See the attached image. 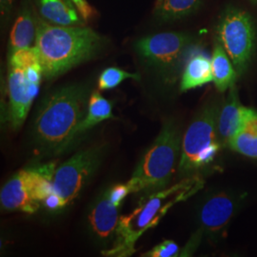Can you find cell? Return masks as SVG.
I'll use <instances>...</instances> for the list:
<instances>
[{
  "instance_id": "cell-20",
  "label": "cell",
  "mask_w": 257,
  "mask_h": 257,
  "mask_svg": "<svg viewBox=\"0 0 257 257\" xmlns=\"http://www.w3.org/2000/svg\"><path fill=\"white\" fill-rule=\"evenodd\" d=\"M228 147L242 156L257 158V132L247 125L230 139Z\"/></svg>"
},
{
  "instance_id": "cell-13",
  "label": "cell",
  "mask_w": 257,
  "mask_h": 257,
  "mask_svg": "<svg viewBox=\"0 0 257 257\" xmlns=\"http://www.w3.org/2000/svg\"><path fill=\"white\" fill-rule=\"evenodd\" d=\"M39 14L56 26H84V19L71 0H39Z\"/></svg>"
},
{
  "instance_id": "cell-14",
  "label": "cell",
  "mask_w": 257,
  "mask_h": 257,
  "mask_svg": "<svg viewBox=\"0 0 257 257\" xmlns=\"http://www.w3.org/2000/svg\"><path fill=\"white\" fill-rule=\"evenodd\" d=\"M118 210L119 207L110 201L108 193L96 203L89 215V221L93 232L98 237L107 238L116 230L120 219Z\"/></svg>"
},
{
  "instance_id": "cell-23",
  "label": "cell",
  "mask_w": 257,
  "mask_h": 257,
  "mask_svg": "<svg viewBox=\"0 0 257 257\" xmlns=\"http://www.w3.org/2000/svg\"><path fill=\"white\" fill-rule=\"evenodd\" d=\"M107 193L110 197V201L115 206L120 207L121 203L123 202V200L128 196L130 193H132V192L128 184L126 183L115 185Z\"/></svg>"
},
{
  "instance_id": "cell-1",
  "label": "cell",
  "mask_w": 257,
  "mask_h": 257,
  "mask_svg": "<svg viewBox=\"0 0 257 257\" xmlns=\"http://www.w3.org/2000/svg\"><path fill=\"white\" fill-rule=\"evenodd\" d=\"M103 45L104 38L91 28L56 26L37 19L36 48L47 79L92 59Z\"/></svg>"
},
{
  "instance_id": "cell-21",
  "label": "cell",
  "mask_w": 257,
  "mask_h": 257,
  "mask_svg": "<svg viewBox=\"0 0 257 257\" xmlns=\"http://www.w3.org/2000/svg\"><path fill=\"white\" fill-rule=\"evenodd\" d=\"M126 79L139 80L140 76L138 74H131L119 68H107L102 72L98 78V88L100 91L110 90L117 87Z\"/></svg>"
},
{
  "instance_id": "cell-27",
  "label": "cell",
  "mask_w": 257,
  "mask_h": 257,
  "mask_svg": "<svg viewBox=\"0 0 257 257\" xmlns=\"http://www.w3.org/2000/svg\"><path fill=\"white\" fill-rule=\"evenodd\" d=\"M161 1H162V0H157V1H156V5H158L159 3H161Z\"/></svg>"
},
{
  "instance_id": "cell-28",
  "label": "cell",
  "mask_w": 257,
  "mask_h": 257,
  "mask_svg": "<svg viewBox=\"0 0 257 257\" xmlns=\"http://www.w3.org/2000/svg\"><path fill=\"white\" fill-rule=\"evenodd\" d=\"M253 3H257V0H251Z\"/></svg>"
},
{
  "instance_id": "cell-19",
  "label": "cell",
  "mask_w": 257,
  "mask_h": 257,
  "mask_svg": "<svg viewBox=\"0 0 257 257\" xmlns=\"http://www.w3.org/2000/svg\"><path fill=\"white\" fill-rule=\"evenodd\" d=\"M111 117H113V115L110 102L104 98L99 92H92L88 104V113L77 128L76 138L102 121Z\"/></svg>"
},
{
  "instance_id": "cell-12",
  "label": "cell",
  "mask_w": 257,
  "mask_h": 257,
  "mask_svg": "<svg viewBox=\"0 0 257 257\" xmlns=\"http://www.w3.org/2000/svg\"><path fill=\"white\" fill-rule=\"evenodd\" d=\"M1 207L8 211L34 213L39 204L34 198L31 187V170H22L11 178L0 193Z\"/></svg>"
},
{
  "instance_id": "cell-22",
  "label": "cell",
  "mask_w": 257,
  "mask_h": 257,
  "mask_svg": "<svg viewBox=\"0 0 257 257\" xmlns=\"http://www.w3.org/2000/svg\"><path fill=\"white\" fill-rule=\"evenodd\" d=\"M179 253V247L178 245L172 241L166 240L159 245L152 248L150 251L143 254V256L149 257H174L177 256Z\"/></svg>"
},
{
  "instance_id": "cell-25",
  "label": "cell",
  "mask_w": 257,
  "mask_h": 257,
  "mask_svg": "<svg viewBox=\"0 0 257 257\" xmlns=\"http://www.w3.org/2000/svg\"><path fill=\"white\" fill-rule=\"evenodd\" d=\"M15 0H0V12H1V19L2 22L9 18L11 10L13 8Z\"/></svg>"
},
{
  "instance_id": "cell-9",
  "label": "cell",
  "mask_w": 257,
  "mask_h": 257,
  "mask_svg": "<svg viewBox=\"0 0 257 257\" xmlns=\"http://www.w3.org/2000/svg\"><path fill=\"white\" fill-rule=\"evenodd\" d=\"M242 201L241 194L227 191L209 194L204 199L198 212L202 230L211 236H217L236 214Z\"/></svg>"
},
{
  "instance_id": "cell-2",
  "label": "cell",
  "mask_w": 257,
  "mask_h": 257,
  "mask_svg": "<svg viewBox=\"0 0 257 257\" xmlns=\"http://www.w3.org/2000/svg\"><path fill=\"white\" fill-rule=\"evenodd\" d=\"M202 186V180L198 177H186L179 183L143 199L135 211L120 217L116 241L113 247L103 254L130 256L136 251V244L145 231L155 228L173 206L191 197Z\"/></svg>"
},
{
  "instance_id": "cell-7",
  "label": "cell",
  "mask_w": 257,
  "mask_h": 257,
  "mask_svg": "<svg viewBox=\"0 0 257 257\" xmlns=\"http://www.w3.org/2000/svg\"><path fill=\"white\" fill-rule=\"evenodd\" d=\"M101 151L91 148L78 152L55 171L53 190L64 208L73 202L83 186L100 163Z\"/></svg>"
},
{
  "instance_id": "cell-11",
  "label": "cell",
  "mask_w": 257,
  "mask_h": 257,
  "mask_svg": "<svg viewBox=\"0 0 257 257\" xmlns=\"http://www.w3.org/2000/svg\"><path fill=\"white\" fill-rule=\"evenodd\" d=\"M257 116V111L243 106L239 101L235 85L230 88L229 94L220 109L217 117V134L222 146H228L230 139Z\"/></svg>"
},
{
  "instance_id": "cell-3",
  "label": "cell",
  "mask_w": 257,
  "mask_h": 257,
  "mask_svg": "<svg viewBox=\"0 0 257 257\" xmlns=\"http://www.w3.org/2000/svg\"><path fill=\"white\" fill-rule=\"evenodd\" d=\"M85 103L86 92L77 85L53 92L44 102L35 123L37 140L50 150L63 151L76 138V131L84 118Z\"/></svg>"
},
{
  "instance_id": "cell-16",
  "label": "cell",
  "mask_w": 257,
  "mask_h": 257,
  "mask_svg": "<svg viewBox=\"0 0 257 257\" xmlns=\"http://www.w3.org/2000/svg\"><path fill=\"white\" fill-rule=\"evenodd\" d=\"M213 81L211 60L203 53L195 52L185 66L180 84L181 92L195 89Z\"/></svg>"
},
{
  "instance_id": "cell-6",
  "label": "cell",
  "mask_w": 257,
  "mask_h": 257,
  "mask_svg": "<svg viewBox=\"0 0 257 257\" xmlns=\"http://www.w3.org/2000/svg\"><path fill=\"white\" fill-rule=\"evenodd\" d=\"M216 39L230 56L238 76L245 74L257 47V28L253 18L244 10L227 7L215 29Z\"/></svg>"
},
{
  "instance_id": "cell-4",
  "label": "cell",
  "mask_w": 257,
  "mask_h": 257,
  "mask_svg": "<svg viewBox=\"0 0 257 257\" xmlns=\"http://www.w3.org/2000/svg\"><path fill=\"white\" fill-rule=\"evenodd\" d=\"M182 138L175 123L164 124L155 143L143 156L127 184L132 193L142 190H163L170 183L177 158L181 154Z\"/></svg>"
},
{
  "instance_id": "cell-8",
  "label": "cell",
  "mask_w": 257,
  "mask_h": 257,
  "mask_svg": "<svg viewBox=\"0 0 257 257\" xmlns=\"http://www.w3.org/2000/svg\"><path fill=\"white\" fill-rule=\"evenodd\" d=\"M194 39L186 33H159L139 39L136 43V50L149 64L163 72L171 71L180 62Z\"/></svg>"
},
{
  "instance_id": "cell-15",
  "label": "cell",
  "mask_w": 257,
  "mask_h": 257,
  "mask_svg": "<svg viewBox=\"0 0 257 257\" xmlns=\"http://www.w3.org/2000/svg\"><path fill=\"white\" fill-rule=\"evenodd\" d=\"M37 37V19L28 2L19 12L10 34V55L16 51L31 47Z\"/></svg>"
},
{
  "instance_id": "cell-10",
  "label": "cell",
  "mask_w": 257,
  "mask_h": 257,
  "mask_svg": "<svg viewBox=\"0 0 257 257\" xmlns=\"http://www.w3.org/2000/svg\"><path fill=\"white\" fill-rule=\"evenodd\" d=\"M38 90L39 85L28 79L23 68L9 65V116L13 128H19L23 124Z\"/></svg>"
},
{
  "instance_id": "cell-17",
  "label": "cell",
  "mask_w": 257,
  "mask_h": 257,
  "mask_svg": "<svg viewBox=\"0 0 257 257\" xmlns=\"http://www.w3.org/2000/svg\"><path fill=\"white\" fill-rule=\"evenodd\" d=\"M211 70L213 82L218 92L230 90V88L235 85V81L239 77L230 56L217 39L212 51Z\"/></svg>"
},
{
  "instance_id": "cell-18",
  "label": "cell",
  "mask_w": 257,
  "mask_h": 257,
  "mask_svg": "<svg viewBox=\"0 0 257 257\" xmlns=\"http://www.w3.org/2000/svg\"><path fill=\"white\" fill-rule=\"evenodd\" d=\"M202 0H162L156 6V16L160 22H170L189 17L199 9Z\"/></svg>"
},
{
  "instance_id": "cell-24",
  "label": "cell",
  "mask_w": 257,
  "mask_h": 257,
  "mask_svg": "<svg viewBox=\"0 0 257 257\" xmlns=\"http://www.w3.org/2000/svg\"><path fill=\"white\" fill-rule=\"evenodd\" d=\"M74 3V6L80 14V17L85 21H88L92 19L95 15V10L86 1V0H71Z\"/></svg>"
},
{
  "instance_id": "cell-5",
  "label": "cell",
  "mask_w": 257,
  "mask_h": 257,
  "mask_svg": "<svg viewBox=\"0 0 257 257\" xmlns=\"http://www.w3.org/2000/svg\"><path fill=\"white\" fill-rule=\"evenodd\" d=\"M220 105L211 103L200 110L186 131L181 143L179 172L193 175L211 163L221 145L217 134V117Z\"/></svg>"
},
{
  "instance_id": "cell-26",
  "label": "cell",
  "mask_w": 257,
  "mask_h": 257,
  "mask_svg": "<svg viewBox=\"0 0 257 257\" xmlns=\"http://www.w3.org/2000/svg\"><path fill=\"white\" fill-rule=\"evenodd\" d=\"M248 126H249L250 128H253L255 132H257V116L248 123Z\"/></svg>"
}]
</instances>
